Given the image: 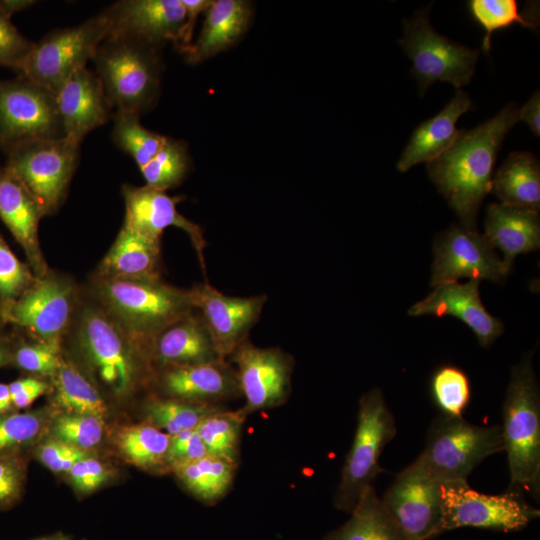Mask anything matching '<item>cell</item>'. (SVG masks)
<instances>
[{"label": "cell", "instance_id": "cell-1", "mask_svg": "<svg viewBox=\"0 0 540 540\" xmlns=\"http://www.w3.org/2000/svg\"><path fill=\"white\" fill-rule=\"evenodd\" d=\"M508 104L497 115L470 130H459L452 145L427 163L431 181L459 217L475 229L479 208L491 191L493 169L504 137L519 121Z\"/></svg>", "mask_w": 540, "mask_h": 540}, {"label": "cell", "instance_id": "cell-2", "mask_svg": "<svg viewBox=\"0 0 540 540\" xmlns=\"http://www.w3.org/2000/svg\"><path fill=\"white\" fill-rule=\"evenodd\" d=\"M112 108L141 115L158 100L163 62L160 46L125 33H110L93 58Z\"/></svg>", "mask_w": 540, "mask_h": 540}, {"label": "cell", "instance_id": "cell-3", "mask_svg": "<svg viewBox=\"0 0 540 540\" xmlns=\"http://www.w3.org/2000/svg\"><path fill=\"white\" fill-rule=\"evenodd\" d=\"M100 306L144 349L168 325L194 310L189 289L155 281L99 279Z\"/></svg>", "mask_w": 540, "mask_h": 540}, {"label": "cell", "instance_id": "cell-4", "mask_svg": "<svg viewBox=\"0 0 540 540\" xmlns=\"http://www.w3.org/2000/svg\"><path fill=\"white\" fill-rule=\"evenodd\" d=\"M501 432L510 471V488L521 487L538 495L540 392L531 354H526L512 368L503 403Z\"/></svg>", "mask_w": 540, "mask_h": 540}, {"label": "cell", "instance_id": "cell-5", "mask_svg": "<svg viewBox=\"0 0 540 540\" xmlns=\"http://www.w3.org/2000/svg\"><path fill=\"white\" fill-rule=\"evenodd\" d=\"M76 327L78 346L96 377L116 395L132 391L141 365H150L145 349L101 306L83 308Z\"/></svg>", "mask_w": 540, "mask_h": 540}, {"label": "cell", "instance_id": "cell-6", "mask_svg": "<svg viewBox=\"0 0 540 540\" xmlns=\"http://www.w3.org/2000/svg\"><path fill=\"white\" fill-rule=\"evenodd\" d=\"M503 451L500 425L478 426L440 413L430 424L416 461L440 482L466 480L488 456Z\"/></svg>", "mask_w": 540, "mask_h": 540}, {"label": "cell", "instance_id": "cell-7", "mask_svg": "<svg viewBox=\"0 0 540 540\" xmlns=\"http://www.w3.org/2000/svg\"><path fill=\"white\" fill-rule=\"evenodd\" d=\"M397 432L395 419L380 389L374 388L359 399L357 427L346 456L334 495L337 509L350 513L362 492L385 472L379 457Z\"/></svg>", "mask_w": 540, "mask_h": 540}, {"label": "cell", "instance_id": "cell-8", "mask_svg": "<svg viewBox=\"0 0 540 540\" xmlns=\"http://www.w3.org/2000/svg\"><path fill=\"white\" fill-rule=\"evenodd\" d=\"M110 29L111 23L101 11L77 26L53 30L33 44L16 72L55 94L70 76L93 60Z\"/></svg>", "mask_w": 540, "mask_h": 540}, {"label": "cell", "instance_id": "cell-9", "mask_svg": "<svg viewBox=\"0 0 540 540\" xmlns=\"http://www.w3.org/2000/svg\"><path fill=\"white\" fill-rule=\"evenodd\" d=\"M429 8L417 10L403 21L404 34L399 44L413 63L411 73L421 94L436 81L459 89L471 81L480 51L438 34L429 21Z\"/></svg>", "mask_w": 540, "mask_h": 540}, {"label": "cell", "instance_id": "cell-10", "mask_svg": "<svg viewBox=\"0 0 540 540\" xmlns=\"http://www.w3.org/2000/svg\"><path fill=\"white\" fill-rule=\"evenodd\" d=\"M6 154L4 167L32 194L45 215L54 213L77 166L79 145L66 138L42 139Z\"/></svg>", "mask_w": 540, "mask_h": 540}, {"label": "cell", "instance_id": "cell-11", "mask_svg": "<svg viewBox=\"0 0 540 540\" xmlns=\"http://www.w3.org/2000/svg\"><path fill=\"white\" fill-rule=\"evenodd\" d=\"M64 138L55 95L18 76L0 80V147L10 150L37 140Z\"/></svg>", "mask_w": 540, "mask_h": 540}, {"label": "cell", "instance_id": "cell-12", "mask_svg": "<svg viewBox=\"0 0 540 540\" xmlns=\"http://www.w3.org/2000/svg\"><path fill=\"white\" fill-rule=\"evenodd\" d=\"M539 515L513 490L490 495L475 491L466 480L442 483L443 532L461 527L519 531Z\"/></svg>", "mask_w": 540, "mask_h": 540}, {"label": "cell", "instance_id": "cell-13", "mask_svg": "<svg viewBox=\"0 0 540 540\" xmlns=\"http://www.w3.org/2000/svg\"><path fill=\"white\" fill-rule=\"evenodd\" d=\"M74 307L72 285L59 277L35 278L29 288L10 305L1 308L2 321L30 334L38 342L60 352L70 326Z\"/></svg>", "mask_w": 540, "mask_h": 540}, {"label": "cell", "instance_id": "cell-14", "mask_svg": "<svg viewBox=\"0 0 540 540\" xmlns=\"http://www.w3.org/2000/svg\"><path fill=\"white\" fill-rule=\"evenodd\" d=\"M234 366L245 399L243 411L250 413L279 407L292 391L295 361L279 347H258L249 338L227 358Z\"/></svg>", "mask_w": 540, "mask_h": 540}, {"label": "cell", "instance_id": "cell-15", "mask_svg": "<svg viewBox=\"0 0 540 540\" xmlns=\"http://www.w3.org/2000/svg\"><path fill=\"white\" fill-rule=\"evenodd\" d=\"M381 500L410 540L443 533L442 482L416 460L397 474Z\"/></svg>", "mask_w": 540, "mask_h": 540}, {"label": "cell", "instance_id": "cell-16", "mask_svg": "<svg viewBox=\"0 0 540 540\" xmlns=\"http://www.w3.org/2000/svg\"><path fill=\"white\" fill-rule=\"evenodd\" d=\"M189 291L194 310L203 320L222 359H227L248 339L267 302L265 294L230 296L208 282L197 284Z\"/></svg>", "mask_w": 540, "mask_h": 540}, {"label": "cell", "instance_id": "cell-17", "mask_svg": "<svg viewBox=\"0 0 540 540\" xmlns=\"http://www.w3.org/2000/svg\"><path fill=\"white\" fill-rule=\"evenodd\" d=\"M431 285L461 278L500 282L507 274L486 237L475 229L452 225L435 240Z\"/></svg>", "mask_w": 540, "mask_h": 540}, {"label": "cell", "instance_id": "cell-18", "mask_svg": "<svg viewBox=\"0 0 540 540\" xmlns=\"http://www.w3.org/2000/svg\"><path fill=\"white\" fill-rule=\"evenodd\" d=\"M123 196L125 201L123 226L158 241L161 240L166 228L171 226L180 228L189 236L202 270L206 272L204 249L207 242L202 228L177 210V204L183 197H171L165 191L146 185L142 187L125 185Z\"/></svg>", "mask_w": 540, "mask_h": 540}, {"label": "cell", "instance_id": "cell-19", "mask_svg": "<svg viewBox=\"0 0 540 540\" xmlns=\"http://www.w3.org/2000/svg\"><path fill=\"white\" fill-rule=\"evenodd\" d=\"M103 11L110 33L130 34L160 47L167 41L180 46L186 21L181 0H121Z\"/></svg>", "mask_w": 540, "mask_h": 540}, {"label": "cell", "instance_id": "cell-20", "mask_svg": "<svg viewBox=\"0 0 540 540\" xmlns=\"http://www.w3.org/2000/svg\"><path fill=\"white\" fill-rule=\"evenodd\" d=\"M478 279L461 284L447 282L434 286L433 291L408 310L409 316H453L464 322L475 334L479 344L489 346L503 332L502 322L491 315L480 298Z\"/></svg>", "mask_w": 540, "mask_h": 540}, {"label": "cell", "instance_id": "cell-21", "mask_svg": "<svg viewBox=\"0 0 540 540\" xmlns=\"http://www.w3.org/2000/svg\"><path fill=\"white\" fill-rule=\"evenodd\" d=\"M157 382L168 397L193 403L219 405L242 396L236 370L227 359L161 368Z\"/></svg>", "mask_w": 540, "mask_h": 540}, {"label": "cell", "instance_id": "cell-22", "mask_svg": "<svg viewBox=\"0 0 540 540\" xmlns=\"http://www.w3.org/2000/svg\"><path fill=\"white\" fill-rule=\"evenodd\" d=\"M64 138L80 145L110 117V106L97 75L86 67L70 76L54 94Z\"/></svg>", "mask_w": 540, "mask_h": 540}, {"label": "cell", "instance_id": "cell-23", "mask_svg": "<svg viewBox=\"0 0 540 540\" xmlns=\"http://www.w3.org/2000/svg\"><path fill=\"white\" fill-rule=\"evenodd\" d=\"M145 348L150 365L158 369L222 359L195 310L154 335Z\"/></svg>", "mask_w": 540, "mask_h": 540}, {"label": "cell", "instance_id": "cell-24", "mask_svg": "<svg viewBox=\"0 0 540 540\" xmlns=\"http://www.w3.org/2000/svg\"><path fill=\"white\" fill-rule=\"evenodd\" d=\"M43 209L24 185L4 166L0 167V219L22 247L35 277L47 274L38 239Z\"/></svg>", "mask_w": 540, "mask_h": 540}, {"label": "cell", "instance_id": "cell-25", "mask_svg": "<svg viewBox=\"0 0 540 540\" xmlns=\"http://www.w3.org/2000/svg\"><path fill=\"white\" fill-rule=\"evenodd\" d=\"M484 236L503 253V267L508 275L515 258L540 247L539 212L504 203L487 207Z\"/></svg>", "mask_w": 540, "mask_h": 540}, {"label": "cell", "instance_id": "cell-26", "mask_svg": "<svg viewBox=\"0 0 540 540\" xmlns=\"http://www.w3.org/2000/svg\"><path fill=\"white\" fill-rule=\"evenodd\" d=\"M200 35L182 51L190 64L201 63L235 45L251 22L252 4L245 0H214L206 10Z\"/></svg>", "mask_w": 540, "mask_h": 540}, {"label": "cell", "instance_id": "cell-27", "mask_svg": "<svg viewBox=\"0 0 540 540\" xmlns=\"http://www.w3.org/2000/svg\"><path fill=\"white\" fill-rule=\"evenodd\" d=\"M98 272L99 279L161 280L160 241L122 226Z\"/></svg>", "mask_w": 540, "mask_h": 540}, {"label": "cell", "instance_id": "cell-28", "mask_svg": "<svg viewBox=\"0 0 540 540\" xmlns=\"http://www.w3.org/2000/svg\"><path fill=\"white\" fill-rule=\"evenodd\" d=\"M473 107L469 96L458 89L438 114L415 128L397 162V169L405 172L412 166L421 162L428 163L445 152L459 133L456 128L457 120Z\"/></svg>", "mask_w": 540, "mask_h": 540}, {"label": "cell", "instance_id": "cell-29", "mask_svg": "<svg viewBox=\"0 0 540 540\" xmlns=\"http://www.w3.org/2000/svg\"><path fill=\"white\" fill-rule=\"evenodd\" d=\"M351 517L323 540H410L387 510L373 485L361 494Z\"/></svg>", "mask_w": 540, "mask_h": 540}, {"label": "cell", "instance_id": "cell-30", "mask_svg": "<svg viewBox=\"0 0 540 540\" xmlns=\"http://www.w3.org/2000/svg\"><path fill=\"white\" fill-rule=\"evenodd\" d=\"M491 191L504 204L539 212V160L529 152L510 153L493 175Z\"/></svg>", "mask_w": 540, "mask_h": 540}, {"label": "cell", "instance_id": "cell-31", "mask_svg": "<svg viewBox=\"0 0 540 540\" xmlns=\"http://www.w3.org/2000/svg\"><path fill=\"white\" fill-rule=\"evenodd\" d=\"M237 466V462L207 455L176 465L171 470L197 499L205 504H215L230 489Z\"/></svg>", "mask_w": 540, "mask_h": 540}, {"label": "cell", "instance_id": "cell-32", "mask_svg": "<svg viewBox=\"0 0 540 540\" xmlns=\"http://www.w3.org/2000/svg\"><path fill=\"white\" fill-rule=\"evenodd\" d=\"M170 438L157 427L142 423L123 427L116 441L121 453L132 464L147 470H161L169 468L167 452Z\"/></svg>", "mask_w": 540, "mask_h": 540}, {"label": "cell", "instance_id": "cell-33", "mask_svg": "<svg viewBox=\"0 0 540 540\" xmlns=\"http://www.w3.org/2000/svg\"><path fill=\"white\" fill-rule=\"evenodd\" d=\"M56 403L66 413L87 414L104 418L107 406L97 389L72 364L62 361L52 376Z\"/></svg>", "mask_w": 540, "mask_h": 540}, {"label": "cell", "instance_id": "cell-34", "mask_svg": "<svg viewBox=\"0 0 540 540\" xmlns=\"http://www.w3.org/2000/svg\"><path fill=\"white\" fill-rule=\"evenodd\" d=\"M247 414L242 408L220 407L208 414L196 428L208 455L237 462L242 426Z\"/></svg>", "mask_w": 540, "mask_h": 540}, {"label": "cell", "instance_id": "cell-35", "mask_svg": "<svg viewBox=\"0 0 540 540\" xmlns=\"http://www.w3.org/2000/svg\"><path fill=\"white\" fill-rule=\"evenodd\" d=\"M468 9L471 17L485 31L482 48L489 53L493 32L506 29L514 24L523 25L529 29L538 27V5L532 4L519 11L515 0H470Z\"/></svg>", "mask_w": 540, "mask_h": 540}, {"label": "cell", "instance_id": "cell-36", "mask_svg": "<svg viewBox=\"0 0 540 540\" xmlns=\"http://www.w3.org/2000/svg\"><path fill=\"white\" fill-rule=\"evenodd\" d=\"M220 407L170 397L152 398L145 406V415L147 423L173 436L196 429L203 418Z\"/></svg>", "mask_w": 540, "mask_h": 540}, {"label": "cell", "instance_id": "cell-37", "mask_svg": "<svg viewBox=\"0 0 540 540\" xmlns=\"http://www.w3.org/2000/svg\"><path fill=\"white\" fill-rule=\"evenodd\" d=\"M112 138L141 169L161 149L167 136L146 129L140 123L139 114L116 110L113 116Z\"/></svg>", "mask_w": 540, "mask_h": 540}, {"label": "cell", "instance_id": "cell-38", "mask_svg": "<svg viewBox=\"0 0 540 540\" xmlns=\"http://www.w3.org/2000/svg\"><path fill=\"white\" fill-rule=\"evenodd\" d=\"M191 165L187 144L167 137L161 149L140 171L146 186L166 192L182 183Z\"/></svg>", "mask_w": 540, "mask_h": 540}, {"label": "cell", "instance_id": "cell-39", "mask_svg": "<svg viewBox=\"0 0 540 540\" xmlns=\"http://www.w3.org/2000/svg\"><path fill=\"white\" fill-rule=\"evenodd\" d=\"M430 394L440 413L462 416L471 399L469 378L457 366H439L430 379Z\"/></svg>", "mask_w": 540, "mask_h": 540}, {"label": "cell", "instance_id": "cell-40", "mask_svg": "<svg viewBox=\"0 0 540 540\" xmlns=\"http://www.w3.org/2000/svg\"><path fill=\"white\" fill-rule=\"evenodd\" d=\"M103 426L102 418L87 414L66 413L55 419L52 431L55 438L62 442L87 450L101 441Z\"/></svg>", "mask_w": 540, "mask_h": 540}, {"label": "cell", "instance_id": "cell-41", "mask_svg": "<svg viewBox=\"0 0 540 540\" xmlns=\"http://www.w3.org/2000/svg\"><path fill=\"white\" fill-rule=\"evenodd\" d=\"M35 275L0 236V309L10 305L34 282Z\"/></svg>", "mask_w": 540, "mask_h": 540}, {"label": "cell", "instance_id": "cell-42", "mask_svg": "<svg viewBox=\"0 0 540 540\" xmlns=\"http://www.w3.org/2000/svg\"><path fill=\"white\" fill-rule=\"evenodd\" d=\"M41 428L42 419L36 412L0 415V454L13 452L32 441Z\"/></svg>", "mask_w": 540, "mask_h": 540}, {"label": "cell", "instance_id": "cell-43", "mask_svg": "<svg viewBox=\"0 0 540 540\" xmlns=\"http://www.w3.org/2000/svg\"><path fill=\"white\" fill-rule=\"evenodd\" d=\"M11 360L24 371L51 377L63 361L59 352L38 341L18 345L14 351H11Z\"/></svg>", "mask_w": 540, "mask_h": 540}, {"label": "cell", "instance_id": "cell-44", "mask_svg": "<svg viewBox=\"0 0 540 540\" xmlns=\"http://www.w3.org/2000/svg\"><path fill=\"white\" fill-rule=\"evenodd\" d=\"M33 44L34 42L22 35L11 18L0 9V66L17 71Z\"/></svg>", "mask_w": 540, "mask_h": 540}, {"label": "cell", "instance_id": "cell-45", "mask_svg": "<svg viewBox=\"0 0 540 540\" xmlns=\"http://www.w3.org/2000/svg\"><path fill=\"white\" fill-rule=\"evenodd\" d=\"M24 480L23 461L13 452L0 454V509L19 497Z\"/></svg>", "mask_w": 540, "mask_h": 540}, {"label": "cell", "instance_id": "cell-46", "mask_svg": "<svg viewBox=\"0 0 540 540\" xmlns=\"http://www.w3.org/2000/svg\"><path fill=\"white\" fill-rule=\"evenodd\" d=\"M207 455V449L196 429L185 430L171 436L167 464L172 469L176 465L193 462Z\"/></svg>", "mask_w": 540, "mask_h": 540}, {"label": "cell", "instance_id": "cell-47", "mask_svg": "<svg viewBox=\"0 0 540 540\" xmlns=\"http://www.w3.org/2000/svg\"><path fill=\"white\" fill-rule=\"evenodd\" d=\"M8 388L13 406L18 409L28 407L49 390L46 382L34 377L14 380L8 384Z\"/></svg>", "mask_w": 540, "mask_h": 540}, {"label": "cell", "instance_id": "cell-48", "mask_svg": "<svg viewBox=\"0 0 540 540\" xmlns=\"http://www.w3.org/2000/svg\"><path fill=\"white\" fill-rule=\"evenodd\" d=\"M181 2L186 12V21L182 40L178 48L180 52L190 46L196 19L200 13L206 12L213 0H181Z\"/></svg>", "mask_w": 540, "mask_h": 540}, {"label": "cell", "instance_id": "cell-49", "mask_svg": "<svg viewBox=\"0 0 540 540\" xmlns=\"http://www.w3.org/2000/svg\"><path fill=\"white\" fill-rule=\"evenodd\" d=\"M69 446L57 438L49 439L39 447L37 454L50 470L61 472V464Z\"/></svg>", "mask_w": 540, "mask_h": 540}, {"label": "cell", "instance_id": "cell-50", "mask_svg": "<svg viewBox=\"0 0 540 540\" xmlns=\"http://www.w3.org/2000/svg\"><path fill=\"white\" fill-rule=\"evenodd\" d=\"M518 116L519 120L527 123L536 136L540 135V93L538 90L518 109Z\"/></svg>", "mask_w": 540, "mask_h": 540}, {"label": "cell", "instance_id": "cell-51", "mask_svg": "<svg viewBox=\"0 0 540 540\" xmlns=\"http://www.w3.org/2000/svg\"><path fill=\"white\" fill-rule=\"evenodd\" d=\"M85 458L76 462L69 470L68 474L73 482L74 486L83 492H90L93 490L88 470L84 461Z\"/></svg>", "mask_w": 540, "mask_h": 540}, {"label": "cell", "instance_id": "cell-52", "mask_svg": "<svg viewBox=\"0 0 540 540\" xmlns=\"http://www.w3.org/2000/svg\"><path fill=\"white\" fill-rule=\"evenodd\" d=\"M84 461L94 490L107 479V470L100 461L94 458L85 457Z\"/></svg>", "mask_w": 540, "mask_h": 540}, {"label": "cell", "instance_id": "cell-53", "mask_svg": "<svg viewBox=\"0 0 540 540\" xmlns=\"http://www.w3.org/2000/svg\"><path fill=\"white\" fill-rule=\"evenodd\" d=\"M87 457L85 450L70 445L61 464V472L68 473L79 460Z\"/></svg>", "mask_w": 540, "mask_h": 540}, {"label": "cell", "instance_id": "cell-54", "mask_svg": "<svg viewBox=\"0 0 540 540\" xmlns=\"http://www.w3.org/2000/svg\"><path fill=\"white\" fill-rule=\"evenodd\" d=\"M34 4L35 1L32 0H2L0 1V9L11 18L14 13L20 12Z\"/></svg>", "mask_w": 540, "mask_h": 540}, {"label": "cell", "instance_id": "cell-55", "mask_svg": "<svg viewBox=\"0 0 540 540\" xmlns=\"http://www.w3.org/2000/svg\"><path fill=\"white\" fill-rule=\"evenodd\" d=\"M13 407L8 384L0 383V415L10 413Z\"/></svg>", "mask_w": 540, "mask_h": 540}, {"label": "cell", "instance_id": "cell-56", "mask_svg": "<svg viewBox=\"0 0 540 540\" xmlns=\"http://www.w3.org/2000/svg\"><path fill=\"white\" fill-rule=\"evenodd\" d=\"M11 361V349L6 342L0 338V367L7 365Z\"/></svg>", "mask_w": 540, "mask_h": 540}, {"label": "cell", "instance_id": "cell-57", "mask_svg": "<svg viewBox=\"0 0 540 540\" xmlns=\"http://www.w3.org/2000/svg\"><path fill=\"white\" fill-rule=\"evenodd\" d=\"M0 319L2 320V317H1V309H0Z\"/></svg>", "mask_w": 540, "mask_h": 540}, {"label": "cell", "instance_id": "cell-58", "mask_svg": "<svg viewBox=\"0 0 540 540\" xmlns=\"http://www.w3.org/2000/svg\"><path fill=\"white\" fill-rule=\"evenodd\" d=\"M40 540H49V539H40Z\"/></svg>", "mask_w": 540, "mask_h": 540}]
</instances>
